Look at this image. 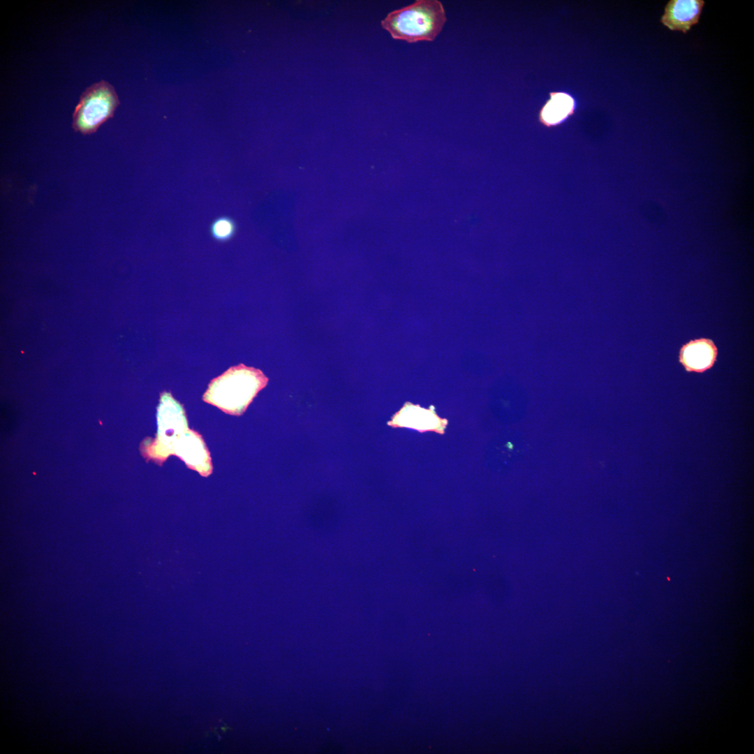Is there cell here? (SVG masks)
I'll return each instance as SVG.
<instances>
[{
	"label": "cell",
	"instance_id": "1",
	"mask_svg": "<svg viewBox=\"0 0 754 754\" xmlns=\"http://www.w3.org/2000/svg\"><path fill=\"white\" fill-rule=\"evenodd\" d=\"M158 434L155 439L145 442L142 454L159 465L176 455L186 466L207 477L212 473L209 450L201 435L188 429L185 411L172 395L163 397L157 409Z\"/></svg>",
	"mask_w": 754,
	"mask_h": 754
},
{
	"label": "cell",
	"instance_id": "2",
	"mask_svg": "<svg viewBox=\"0 0 754 754\" xmlns=\"http://www.w3.org/2000/svg\"><path fill=\"white\" fill-rule=\"evenodd\" d=\"M446 21V13L440 1L417 0L389 13L380 24L392 38L415 43L434 41Z\"/></svg>",
	"mask_w": 754,
	"mask_h": 754
},
{
	"label": "cell",
	"instance_id": "3",
	"mask_svg": "<svg viewBox=\"0 0 754 754\" xmlns=\"http://www.w3.org/2000/svg\"><path fill=\"white\" fill-rule=\"evenodd\" d=\"M267 381L260 370L240 364L213 379L202 399L226 413L241 415Z\"/></svg>",
	"mask_w": 754,
	"mask_h": 754
},
{
	"label": "cell",
	"instance_id": "4",
	"mask_svg": "<svg viewBox=\"0 0 754 754\" xmlns=\"http://www.w3.org/2000/svg\"><path fill=\"white\" fill-rule=\"evenodd\" d=\"M119 105L113 86L105 80L95 82L82 93L73 114V128L82 134L96 131L113 117Z\"/></svg>",
	"mask_w": 754,
	"mask_h": 754
},
{
	"label": "cell",
	"instance_id": "5",
	"mask_svg": "<svg viewBox=\"0 0 754 754\" xmlns=\"http://www.w3.org/2000/svg\"><path fill=\"white\" fill-rule=\"evenodd\" d=\"M718 349L709 339H693L683 345L679 360L688 372L703 373L711 368L717 357Z\"/></svg>",
	"mask_w": 754,
	"mask_h": 754
},
{
	"label": "cell",
	"instance_id": "6",
	"mask_svg": "<svg viewBox=\"0 0 754 754\" xmlns=\"http://www.w3.org/2000/svg\"><path fill=\"white\" fill-rule=\"evenodd\" d=\"M703 0H671L665 8L661 22L672 31L686 33L699 21Z\"/></svg>",
	"mask_w": 754,
	"mask_h": 754
},
{
	"label": "cell",
	"instance_id": "7",
	"mask_svg": "<svg viewBox=\"0 0 754 754\" xmlns=\"http://www.w3.org/2000/svg\"><path fill=\"white\" fill-rule=\"evenodd\" d=\"M446 423L445 420H441L431 410L407 403L393 416L388 424L394 427L413 428L421 431L432 430L443 433Z\"/></svg>",
	"mask_w": 754,
	"mask_h": 754
},
{
	"label": "cell",
	"instance_id": "8",
	"mask_svg": "<svg viewBox=\"0 0 754 754\" xmlns=\"http://www.w3.org/2000/svg\"><path fill=\"white\" fill-rule=\"evenodd\" d=\"M236 226L228 217L222 216L216 219L211 225L210 231L216 240L226 241L235 234Z\"/></svg>",
	"mask_w": 754,
	"mask_h": 754
}]
</instances>
